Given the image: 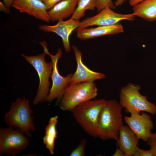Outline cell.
<instances>
[{"instance_id":"obj_9","label":"cell","mask_w":156,"mask_h":156,"mask_svg":"<svg viewBox=\"0 0 156 156\" xmlns=\"http://www.w3.org/2000/svg\"><path fill=\"white\" fill-rule=\"evenodd\" d=\"M109 7L101 10L96 15L88 17L80 21L77 29L87 28L94 25L108 26L115 25L123 20L133 21L136 16L133 13L123 14L118 13L114 11Z\"/></svg>"},{"instance_id":"obj_16","label":"cell","mask_w":156,"mask_h":156,"mask_svg":"<svg viewBox=\"0 0 156 156\" xmlns=\"http://www.w3.org/2000/svg\"><path fill=\"white\" fill-rule=\"evenodd\" d=\"M78 0H63L48 11L50 21L54 22L71 16L77 6Z\"/></svg>"},{"instance_id":"obj_5","label":"cell","mask_w":156,"mask_h":156,"mask_svg":"<svg viewBox=\"0 0 156 156\" xmlns=\"http://www.w3.org/2000/svg\"><path fill=\"white\" fill-rule=\"evenodd\" d=\"M97 93V88L94 81L69 84L65 89L59 107L63 111L71 112L80 103L94 99Z\"/></svg>"},{"instance_id":"obj_27","label":"cell","mask_w":156,"mask_h":156,"mask_svg":"<svg viewBox=\"0 0 156 156\" xmlns=\"http://www.w3.org/2000/svg\"><path fill=\"white\" fill-rule=\"evenodd\" d=\"M14 0H3V3L5 6L8 9L11 7L12 3Z\"/></svg>"},{"instance_id":"obj_10","label":"cell","mask_w":156,"mask_h":156,"mask_svg":"<svg viewBox=\"0 0 156 156\" xmlns=\"http://www.w3.org/2000/svg\"><path fill=\"white\" fill-rule=\"evenodd\" d=\"M125 123L140 139L146 142L154 128L151 116L145 112L140 114H131L124 118Z\"/></svg>"},{"instance_id":"obj_6","label":"cell","mask_w":156,"mask_h":156,"mask_svg":"<svg viewBox=\"0 0 156 156\" xmlns=\"http://www.w3.org/2000/svg\"><path fill=\"white\" fill-rule=\"evenodd\" d=\"M47 55L44 52L36 55L29 56L21 53V55L34 68L39 76V85L33 102L34 106L41 102H44L50 90L49 78L52 72L53 65L51 61L47 62L45 61Z\"/></svg>"},{"instance_id":"obj_13","label":"cell","mask_w":156,"mask_h":156,"mask_svg":"<svg viewBox=\"0 0 156 156\" xmlns=\"http://www.w3.org/2000/svg\"><path fill=\"white\" fill-rule=\"evenodd\" d=\"M11 7L47 23L50 21L46 7L40 0H14Z\"/></svg>"},{"instance_id":"obj_7","label":"cell","mask_w":156,"mask_h":156,"mask_svg":"<svg viewBox=\"0 0 156 156\" xmlns=\"http://www.w3.org/2000/svg\"><path fill=\"white\" fill-rule=\"evenodd\" d=\"M41 45L43 48L44 52L50 56L53 65L52 72L51 76L52 84L49 94L44 102L50 103L55 99H57L60 101L62 97L65 89L69 84L73 74L70 73L66 76L63 77L59 71L58 62L62 57V54L61 49L59 48L56 54L53 55L48 51L47 42H43Z\"/></svg>"},{"instance_id":"obj_21","label":"cell","mask_w":156,"mask_h":156,"mask_svg":"<svg viewBox=\"0 0 156 156\" xmlns=\"http://www.w3.org/2000/svg\"><path fill=\"white\" fill-rule=\"evenodd\" d=\"M107 7H109L112 9H115L116 8L112 0H97L96 8L98 12Z\"/></svg>"},{"instance_id":"obj_14","label":"cell","mask_w":156,"mask_h":156,"mask_svg":"<svg viewBox=\"0 0 156 156\" xmlns=\"http://www.w3.org/2000/svg\"><path fill=\"white\" fill-rule=\"evenodd\" d=\"M77 36L80 39L85 40L107 35H113L123 33L122 26L119 23L108 26H98L95 27L76 29Z\"/></svg>"},{"instance_id":"obj_19","label":"cell","mask_w":156,"mask_h":156,"mask_svg":"<svg viewBox=\"0 0 156 156\" xmlns=\"http://www.w3.org/2000/svg\"><path fill=\"white\" fill-rule=\"evenodd\" d=\"M97 1L78 0L75 11L70 18L76 20H80L84 16L86 10H93L96 8Z\"/></svg>"},{"instance_id":"obj_11","label":"cell","mask_w":156,"mask_h":156,"mask_svg":"<svg viewBox=\"0 0 156 156\" xmlns=\"http://www.w3.org/2000/svg\"><path fill=\"white\" fill-rule=\"evenodd\" d=\"M80 21L71 18L66 21L61 20L53 25H40L39 29L44 32L54 33L60 37L65 51L69 53L71 50L69 37L72 32L79 26Z\"/></svg>"},{"instance_id":"obj_24","label":"cell","mask_w":156,"mask_h":156,"mask_svg":"<svg viewBox=\"0 0 156 156\" xmlns=\"http://www.w3.org/2000/svg\"><path fill=\"white\" fill-rule=\"evenodd\" d=\"M45 5L47 10H49L55 5L63 0H40Z\"/></svg>"},{"instance_id":"obj_23","label":"cell","mask_w":156,"mask_h":156,"mask_svg":"<svg viewBox=\"0 0 156 156\" xmlns=\"http://www.w3.org/2000/svg\"><path fill=\"white\" fill-rule=\"evenodd\" d=\"M133 156H153L151 150H144L137 147Z\"/></svg>"},{"instance_id":"obj_18","label":"cell","mask_w":156,"mask_h":156,"mask_svg":"<svg viewBox=\"0 0 156 156\" xmlns=\"http://www.w3.org/2000/svg\"><path fill=\"white\" fill-rule=\"evenodd\" d=\"M58 117L56 116L51 118L45 129V135L43 142L51 154H54L55 143L57 138L58 132L56 129Z\"/></svg>"},{"instance_id":"obj_15","label":"cell","mask_w":156,"mask_h":156,"mask_svg":"<svg viewBox=\"0 0 156 156\" xmlns=\"http://www.w3.org/2000/svg\"><path fill=\"white\" fill-rule=\"evenodd\" d=\"M139 140L127 125H123L120 129L116 141L118 147L126 156H133L139 145Z\"/></svg>"},{"instance_id":"obj_4","label":"cell","mask_w":156,"mask_h":156,"mask_svg":"<svg viewBox=\"0 0 156 156\" xmlns=\"http://www.w3.org/2000/svg\"><path fill=\"white\" fill-rule=\"evenodd\" d=\"M140 89L139 85L131 83L122 87L119 94L120 104L130 114H140L144 112L155 114L156 105L149 101L146 95L140 93Z\"/></svg>"},{"instance_id":"obj_1","label":"cell","mask_w":156,"mask_h":156,"mask_svg":"<svg viewBox=\"0 0 156 156\" xmlns=\"http://www.w3.org/2000/svg\"><path fill=\"white\" fill-rule=\"evenodd\" d=\"M122 108L116 100L106 101L99 117L97 137L103 140H118L120 129L123 125Z\"/></svg>"},{"instance_id":"obj_26","label":"cell","mask_w":156,"mask_h":156,"mask_svg":"<svg viewBox=\"0 0 156 156\" xmlns=\"http://www.w3.org/2000/svg\"><path fill=\"white\" fill-rule=\"evenodd\" d=\"M113 156H126L124 152L118 146Z\"/></svg>"},{"instance_id":"obj_28","label":"cell","mask_w":156,"mask_h":156,"mask_svg":"<svg viewBox=\"0 0 156 156\" xmlns=\"http://www.w3.org/2000/svg\"><path fill=\"white\" fill-rule=\"evenodd\" d=\"M127 0H116L114 3L116 7H118L121 6L124 2Z\"/></svg>"},{"instance_id":"obj_2","label":"cell","mask_w":156,"mask_h":156,"mask_svg":"<svg viewBox=\"0 0 156 156\" xmlns=\"http://www.w3.org/2000/svg\"><path fill=\"white\" fill-rule=\"evenodd\" d=\"M29 101L24 96L12 103L4 116V121L8 127L18 129L31 138V132L36 130L32 116L33 111Z\"/></svg>"},{"instance_id":"obj_22","label":"cell","mask_w":156,"mask_h":156,"mask_svg":"<svg viewBox=\"0 0 156 156\" xmlns=\"http://www.w3.org/2000/svg\"><path fill=\"white\" fill-rule=\"evenodd\" d=\"M146 144L149 148L153 156H156V131L154 133H152Z\"/></svg>"},{"instance_id":"obj_12","label":"cell","mask_w":156,"mask_h":156,"mask_svg":"<svg viewBox=\"0 0 156 156\" xmlns=\"http://www.w3.org/2000/svg\"><path fill=\"white\" fill-rule=\"evenodd\" d=\"M75 60L77 63L76 70L71 78L69 84L75 83L104 79L106 75L103 73L95 72L88 68L83 63L81 51L75 45H73Z\"/></svg>"},{"instance_id":"obj_8","label":"cell","mask_w":156,"mask_h":156,"mask_svg":"<svg viewBox=\"0 0 156 156\" xmlns=\"http://www.w3.org/2000/svg\"><path fill=\"white\" fill-rule=\"evenodd\" d=\"M20 130L11 127L0 129V155L8 154L15 156L25 149L29 143V139Z\"/></svg>"},{"instance_id":"obj_3","label":"cell","mask_w":156,"mask_h":156,"mask_svg":"<svg viewBox=\"0 0 156 156\" xmlns=\"http://www.w3.org/2000/svg\"><path fill=\"white\" fill-rule=\"evenodd\" d=\"M106 101L104 99L87 101L71 111L77 123L86 133L93 137H97L99 117Z\"/></svg>"},{"instance_id":"obj_20","label":"cell","mask_w":156,"mask_h":156,"mask_svg":"<svg viewBox=\"0 0 156 156\" xmlns=\"http://www.w3.org/2000/svg\"><path fill=\"white\" fill-rule=\"evenodd\" d=\"M86 142V140L85 139H83L81 140L77 147L71 152L70 156H85Z\"/></svg>"},{"instance_id":"obj_29","label":"cell","mask_w":156,"mask_h":156,"mask_svg":"<svg viewBox=\"0 0 156 156\" xmlns=\"http://www.w3.org/2000/svg\"><path fill=\"white\" fill-rule=\"evenodd\" d=\"M144 0H129V3L130 5L133 6Z\"/></svg>"},{"instance_id":"obj_17","label":"cell","mask_w":156,"mask_h":156,"mask_svg":"<svg viewBox=\"0 0 156 156\" xmlns=\"http://www.w3.org/2000/svg\"><path fill=\"white\" fill-rule=\"evenodd\" d=\"M135 16L150 22L156 21V0H144L133 6Z\"/></svg>"},{"instance_id":"obj_25","label":"cell","mask_w":156,"mask_h":156,"mask_svg":"<svg viewBox=\"0 0 156 156\" xmlns=\"http://www.w3.org/2000/svg\"><path fill=\"white\" fill-rule=\"evenodd\" d=\"M0 10L7 14H9L10 13V9L5 6L3 2H0Z\"/></svg>"}]
</instances>
